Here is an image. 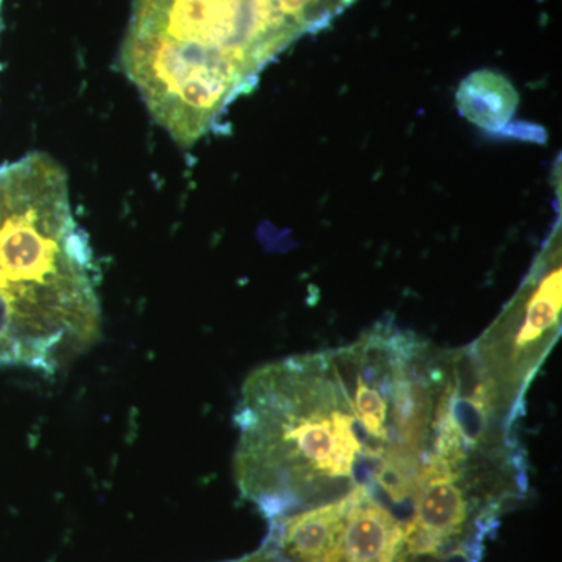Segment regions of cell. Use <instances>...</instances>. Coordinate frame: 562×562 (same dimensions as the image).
<instances>
[{"label":"cell","mask_w":562,"mask_h":562,"mask_svg":"<svg viewBox=\"0 0 562 562\" xmlns=\"http://www.w3.org/2000/svg\"><path fill=\"white\" fill-rule=\"evenodd\" d=\"M357 351L301 355L257 369L235 413V475L269 519L375 484L386 453L353 409Z\"/></svg>","instance_id":"6da1fadb"},{"label":"cell","mask_w":562,"mask_h":562,"mask_svg":"<svg viewBox=\"0 0 562 562\" xmlns=\"http://www.w3.org/2000/svg\"><path fill=\"white\" fill-rule=\"evenodd\" d=\"M324 13L325 0H135L121 68L155 122L192 146Z\"/></svg>","instance_id":"7a4b0ae2"},{"label":"cell","mask_w":562,"mask_h":562,"mask_svg":"<svg viewBox=\"0 0 562 562\" xmlns=\"http://www.w3.org/2000/svg\"><path fill=\"white\" fill-rule=\"evenodd\" d=\"M561 279L558 222L519 291L469 347L492 403L508 427L514 428L524 413L525 392L560 336Z\"/></svg>","instance_id":"3957f363"},{"label":"cell","mask_w":562,"mask_h":562,"mask_svg":"<svg viewBox=\"0 0 562 562\" xmlns=\"http://www.w3.org/2000/svg\"><path fill=\"white\" fill-rule=\"evenodd\" d=\"M414 514L403 528L397 561L439 560L460 541L476 503L450 473L424 464L414 491Z\"/></svg>","instance_id":"277c9868"},{"label":"cell","mask_w":562,"mask_h":562,"mask_svg":"<svg viewBox=\"0 0 562 562\" xmlns=\"http://www.w3.org/2000/svg\"><path fill=\"white\" fill-rule=\"evenodd\" d=\"M369 487H357L338 498L273 520L271 543L294 562H321L335 546L351 506Z\"/></svg>","instance_id":"5b68a950"},{"label":"cell","mask_w":562,"mask_h":562,"mask_svg":"<svg viewBox=\"0 0 562 562\" xmlns=\"http://www.w3.org/2000/svg\"><path fill=\"white\" fill-rule=\"evenodd\" d=\"M402 536L401 522L366 492L347 513L335 546L321 562H395Z\"/></svg>","instance_id":"8992f818"},{"label":"cell","mask_w":562,"mask_h":562,"mask_svg":"<svg viewBox=\"0 0 562 562\" xmlns=\"http://www.w3.org/2000/svg\"><path fill=\"white\" fill-rule=\"evenodd\" d=\"M461 116L486 132H501L519 106V92L508 77L491 69L476 70L461 81L457 91Z\"/></svg>","instance_id":"52a82bcc"},{"label":"cell","mask_w":562,"mask_h":562,"mask_svg":"<svg viewBox=\"0 0 562 562\" xmlns=\"http://www.w3.org/2000/svg\"><path fill=\"white\" fill-rule=\"evenodd\" d=\"M3 0H0V5H2Z\"/></svg>","instance_id":"ba28073f"}]
</instances>
